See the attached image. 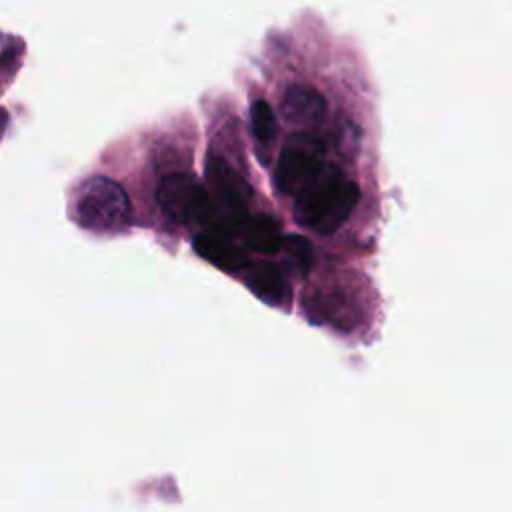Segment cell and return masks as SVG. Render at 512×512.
I'll use <instances>...</instances> for the list:
<instances>
[{
  "label": "cell",
  "mask_w": 512,
  "mask_h": 512,
  "mask_svg": "<svg viewBox=\"0 0 512 512\" xmlns=\"http://www.w3.org/2000/svg\"><path fill=\"white\" fill-rule=\"evenodd\" d=\"M360 200V188L354 180L332 164L302 194L294 198V220L320 234H332L352 214Z\"/></svg>",
  "instance_id": "6da1fadb"
},
{
  "label": "cell",
  "mask_w": 512,
  "mask_h": 512,
  "mask_svg": "<svg viewBox=\"0 0 512 512\" xmlns=\"http://www.w3.org/2000/svg\"><path fill=\"white\" fill-rule=\"evenodd\" d=\"M74 218L90 232H122L132 224V204L126 190L108 176L84 180L74 198Z\"/></svg>",
  "instance_id": "7a4b0ae2"
},
{
  "label": "cell",
  "mask_w": 512,
  "mask_h": 512,
  "mask_svg": "<svg viewBox=\"0 0 512 512\" xmlns=\"http://www.w3.org/2000/svg\"><path fill=\"white\" fill-rule=\"evenodd\" d=\"M156 202L160 212L180 226L200 224L208 228L214 220V202L206 184L190 172L166 174L158 184Z\"/></svg>",
  "instance_id": "3957f363"
},
{
  "label": "cell",
  "mask_w": 512,
  "mask_h": 512,
  "mask_svg": "<svg viewBox=\"0 0 512 512\" xmlns=\"http://www.w3.org/2000/svg\"><path fill=\"white\" fill-rule=\"evenodd\" d=\"M324 168L326 162L320 156L318 142L302 136L280 152L274 168V186L278 192L296 198L314 184Z\"/></svg>",
  "instance_id": "277c9868"
},
{
  "label": "cell",
  "mask_w": 512,
  "mask_h": 512,
  "mask_svg": "<svg viewBox=\"0 0 512 512\" xmlns=\"http://www.w3.org/2000/svg\"><path fill=\"white\" fill-rule=\"evenodd\" d=\"M196 254L224 272H244L250 266V252L240 236L226 230H202L194 236Z\"/></svg>",
  "instance_id": "5b68a950"
},
{
  "label": "cell",
  "mask_w": 512,
  "mask_h": 512,
  "mask_svg": "<svg viewBox=\"0 0 512 512\" xmlns=\"http://www.w3.org/2000/svg\"><path fill=\"white\" fill-rule=\"evenodd\" d=\"M326 112H328L326 98L316 88L302 82L288 84L280 100L282 118L288 124L298 128L316 126L320 120H324Z\"/></svg>",
  "instance_id": "8992f818"
},
{
  "label": "cell",
  "mask_w": 512,
  "mask_h": 512,
  "mask_svg": "<svg viewBox=\"0 0 512 512\" xmlns=\"http://www.w3.org/2000/svg\"><path fill=\"white\" fill-rule=\"evenodd\" d=\"M244 284L250 288V292L260 298L262 302L270 304V306H286V302H290V290H288V282L286 276L282 272V268L274 262H256L244 270Z\"/></svg>",
  "instance_id": "52a82bcc"
},
{
  "label": "cell",
  "mask_w": 512,
  "mask_h": 512,
  "mask_svg": "<svg viewBox=\"0 0 512 512\" xmlns=\"http://www.w3.org/2000/svg\"><path fill=\"white\" fill-rule=\"evenodd\" d=\"M240 240L246 250H254L258 254H276L282 244L280 224L268 214L248 216L240 228Z\"/></svg>",
  "instance_id": "ba28073f"
},
{
  "label": "cell",
  "mask_w": 512,
  "mask_h": 512,
  "mask_svg": "<svg viewBox=\"0 0 512 512\" xmlns=\"http://www.w3.org/2000/svg\"><path fill=\"white\" fill-rule=\"evenodd\" d=\"M278 252L284 254V264H286L288 272H292L296 276L308 272V268L312 266V260H314L310 242L298 234L282 236V244H280Z\"/></svg>",
  "instance_id": "9c48e42d"
},
{
  "label": "cell",
  "mask_w": 512,
  "mask_h": 512,
  "mask_svg": "<svg viewBox=\"0 0 512 512\" xmlns=\"http://www.w3.org/2000/svg\"><path fill=\"white\" fill-rule=\"evenodd\" d=\"M250 128H252L254 138L262 146H268L276 136V128H278L276 114H274L272 106L262 98H258L250 104Z\"/></svg>",
  "instance_id": "30bf717a"
}]
</instances>
